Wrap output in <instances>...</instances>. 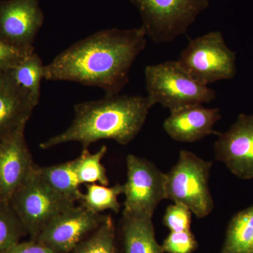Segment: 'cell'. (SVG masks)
Segmentation results:
<instances>
[{
	"label": "cell",
	"mask_w": 253,
	"mask_h": 253,
	"mask_svg": "<svg viewBox=\"0 0 253 253\" xmlns=\"http://www.w3.org/2000/svg\"><path fill=\"white\" fill-rule=\"evenodd\" d=\"M147 44L142 27L103 30L77 42L44 66V80L96 86L106 95L119 94L129 71Z\"/></svg>",
	"instance_id": "6da1fadb"
},
{
	"label": "cell",
	"mask_w": 253,
	"mask_h": 253,
	"mask_svg": "<svg viewBox=\"0 0 253 253\" xmlns=\"http://www.w3.org/2000/svg\"><path fill=\"white\" fill-rule=\"evenodd\" d=\"M153 107L147 96L136 95H106L101 99L80 103L75 105L71 126L40 146L46 150L76 141L88 149L103 139L127 145L140 132Z\"/></svg>",
	"instance_id": "7a4b0ae2"
},
{
	"label": "cell",
	"mask_w": 253,
	"mask_h": 253,
	"mask_svg": "<svg viewBox=\"0 0 253 253\" xmlns=\"http://www.w3.org/2000/svg\"><path fill=\"white\" fill-rule=\"evenodd\" d=\"M147 98L153 106L160 104L169 112L186 106L208 104L216 92L193 79L177 61L149 65L144 70Z\"/></svg>",
	"instance_id": "3957f363"
},
{
	"label": "cell",
	"mask_w": 253,
	"mask_h": 253,
	"mask_svg": "<svg viewBox=\"0 0 253 253\" xmlns=\"http://www.w3.org/2000/svg\"><path fill=\"white\" fill-rule=\"evenodd\" d=\"M212 166L211 161L181 150L177 162L166 173V199L184 205L197 217H207L214 208L209 184Z\"/></svg>",
	"instance_id": "277c9868"
},
{
	"label": "cell",
	"mask_w": 253,
	"mask_h": 253,
	"mask_svg": "<svg viewBox=\"0 0 253 253\" xmlns=\"http://www.w3.org/2000/svg\"><path fill=\"white\" fill-rule=\"evenodd\" d=\"M142 20L146 36L158 44L185 34L210 6V0H129Z\"/></svg>",
	"instance_id": "5b68a950"
},
{
	"label": "cell",
	"mask_w": 253,
	"mask_h": 253,
	"mask_svg": "<svg viewBox=\"0 0 253 253\" xmlns=\"http://www.w3.org/2000/svg\"><path fill=\"white\" fill-rule=\"evenodd\" d=\"M177 62L193 79L206 86L233 79L237 71L236 53L226 45L219 31L189 39Z\"/></svg>",
	"instance_id": "8992f818"
},
{
	"label": "cell",
	"mask_w": 253,
	"mask_h": 253,
	"mask_svg": "<svg viewBox=\"0 0 253 253\" xmlns=\"http://www.w3.org/2000/svg\"><path fill=\"white\" fill-rule=\"evenodd\" d=\"M36 169L9 204L31 240H36L55 217L76 205L51 189Z\"/></svg>",
	"instance_id": "52a82bcc"
},
{
	"label": "cell",
	"mask_w": 253,
	"mask_h": 253,
	"mask_svg": "<svg viewBox=\"0 0 253 253\" xmlns=\"http://www.w3.org/2000/svg\"><path fill=\"white\" fill-rule=\"evenodd\" d=\"M126 164L123 213L153 217L158 205L166 199V173L149 160L134 154L126 156Z\"/></svg>",
	"instance_id": "ba28073f"
},
{
	"label": "cell",
	"mask_w": 253,
	"mask_h": 253,
	"mask_svg": "<svg viewBox=\"0 0 253 253\" xmlns=\"http://www.w3.org/2000/svg\"><path fill=\"white\" fill-rule=\"evenodd\" d=\"M110 216L75 205L50 221L34 241L55 253H71Z\"/></svg>",
	"instance_id": "9c48e42d"
},
{
	"label": "cell",
	"mask_w": 253,
	"mask_h": 253,
	"mask_svg": "<svg viewBox=\"0 0 253 253\" xmlns=\"http://www.w3.org/2000/svg\"><path fill=\"white\" fill-rule=\"evenodd\" d=\"M40 0L0 1V39L15 49L29 54L44 23Z\"/></svg>",
	"instance_id": "30bf717a"
},
{
	"label": "cell",
	"mask_w": 253,
	"mask_h": 253,
	"mask_svg": "<svg viewBox=\"0 0 253 253\" xmlns=\"http://www.w3.org/2000/svg\"><path fill=\"white\" fill-rule=\"evenodd\" d=\"M216 160L241 179H253V112L241 113L214 144Z\"/></svg>",
	"instance_id": "8fae6325"
},
{
	"label": "cell",
	"mask_w": 253,
	"mask_h": 253,
	"mask_svg": "<svg viewBox=\"0 0 253 253\" xmlns=\"http://www.w3.org/2000/svg\"><path fill=\"white\" fill-rule=\"evenodd\" d=\"M20 129L0 143V203L9 204L36 170L31 151Z\"/></svg>",
	"instance_id": "7c38bea8"
},
{
	"label": "cell",
	"mask_w": 253,
	"mask_h": 253,
	"mask_svg": "<svg viewBox=\"0 0 253 253\" xmlns=\"http://www.w3.org/2000/svg\"><path fill=\"white\" fill-rule=\"evenodd\" d=\"M38 103L15 81L11 69L0 73V143L26 124Z\"/></svg>",
	"instance_id": "4fadbf2b"
},
{
	"label": "cell",
	"mask_w": 253,
	"mask_h": 253,
	"mask_svg": "<svg viewBox=\"0 0 253 253\" xmlns=\"http://www.w3.org/2000/svg\"><path fill=\"white\" fill-rule=\"evenodd\" d=\"M221 118L219 108L194 105L170 112L163 122L165 131L173 140L194 143L215 134L214 127Z\"/></svg>",
	"instance_id": "5bb4252c"
},
{
	"label": "cell",
	"mask_w": 253,
	"mask_h": 253,
	"mask_svg": "<svg viewBox=\"0 0 253 253\" xmlns=\"http://www.w3.org/2000/svg\"><path fill=\"white\" fill-rule=\"evenodd\" d=\"M117 236L121 253H164L156 240L153 217L123 213Z\"/></svg>",
	"instance_id": "9a60e30c"
},
{
	"label": "cell",
	"mask_w": 253,
	"mask_h": 253,
	"mask_svg": "<svg viewBox=\"0 0 253 253\" xmlns=\"http://www.w3.org/2000/svg\"><path fill=\"white\" fill-rule=\"evenodd\" d=\"M36 172L55 192L76 204L79 202L82 192L76 171V161L47 166L37 167Z\"/></svg>",
	"instance_id": "2e32d148"
},
{
	"label": "cell",
	"mask_w": 253,
	"mask_h": 253,
	"mask_svg": "<svg viewBox=\"0 0 253 253\" xmlns=\"http://www.w3.org/2000/svg\"><path fill=\"white\" fill-rule=\"evenodd\" d=\"M253 205L236 213L229 221L220 253H252Z\"/></svg>",
	"instance_id": "e0dca14e"
},
{
	"label": "cell",
	"mask_w": 253,
	"mask_h": 253,
	"mask_svg": "<svg viewBox=\"0 0 253 253\" xmlns=\"http://www.w3.org/2000/svg\"><path fill=\"white\" fill-rule=\"evenodd\" d=\"M44 66L39 55L34 51L26 55L11 68L16 83L38 104L41 99L42 81L44 79Z\"/></svg>",
	"instance_id": "ac0fdd59"
},
{
	"label": "cell",
	"mask_w": 253,
	"mask_h": 253,
	"mask_svg": "<svg viewBox=\"0 0 253 253\" xmlns=\"http://www.w3.org/2000/svg\"><path fill=\"white\" fill-rule=\"evenodd\" d=\"M85 186L86 192L82 194L79 201L81 206L94 213H102L106 211L120 212L121 205L118 201V196L123 194V184H116L111 187L99 184Z\"/></svg>",
	"instance_id": "d6986e66"
},
{
	"label": "cell",
	"mask_w": 253,
	"mask_h": 253,
	"mask_svg": "<svg viewBox=\"0 0 253 253\" xmlns=\"http://www.w3.org/2000/svg\"><path fill=\"white\" fill-rule=\"evenodd\" d=\"M107 151V146L105 145L94 154H91L88 149H83L81 156L75 159L76 174L80 184L109 186L106 168L101 163Z\"/></svg>",
	"instance_id": "ffe728a7"
},
{
	"label": "cell",
	"mask_w": 253,
	"mask_h": 253,
	"mask_svg": "<svg viewBox=\"0 0 253 253\" xmlns=\"http://www.w3.org/2000/svg\"><path fill=\"white\" fill-rule=\"evenodd\" d=\"M117 242V229L114 220L110 216L71 253H118Z\"/></svg>",
	"instance_id": "44dd1931"
},
{
	"label": "cell",
	"mask_w": 253,
	"mask_h": 253,
	"mask_svg": "<svg viewBox=\"0 0 253 253\" xmlns=\"http://www.w3.org/2000/svg\"><path fill=\"white\" fill-rule=\"evenodd\" d=\"M26 235L27 231L10 205L0 203V253L6 252Z\"/></svg>",
	"instance_id": "7402d4cb"
},
{
	"label": "cell",
	"mask_w": 253,
	"mask_h": 253,
	"mask_svg": "<svg viewBox=\"0 0 253 253\" xmlns=\"http://www.w3.org/2000/svg\"><path fill=\"white\" fill-rule=\"evenodd\" d=\"M193 213L184 205L174 204L168 206L163 217L164 225L170 231L191 230Z\"/></svg>",
	"instance_id": "603a6c76"
},
{
	"label": "cell",
	"mask_w": 253,
	"mask_h": 253,
	"mask_svg": "<svg viewBox=\"0 0 253 253\" xmlns=\"http://www.w3.org/2000/svg\"><path fill=\"white\" fill-rule=\"evenodd\" d=\"M164 253H193L197 249L198 241L192 231H170L163 241Z\"/></svg>",
	"instance_id": "cb8c5ba5"
},
{
	"label": "cell",
	"mask_w": 253,
	"mask_h": 253,
	"mask_svg": "<svg viewBox=\"0 0 253 253\" xmlns=\"http://www.w3.org/2000/svg\"><path fill=\"white\" fill-rule=\"evenodd\" d=\"M27 54L15 49L0 39V73L9 71Z\"/></svg>",
	"instance_id": "d4e9b609"
},
{
	"label": "cell",
	"mask_w": 253,
	"mask_h": 253,
	"mask_svg": "<svg viewBox=\"0 0 253 253\" xmlns=\"http://www.w3.org/2000/svg\"><path fill=\"white\" fill-rule=\"evenodd\" d=\"M4 253H55L49 248L43 246L34 240L18 242Z\"/></svg>",
	"instance_id": "484cf974"
},
{
	"label": "cell",
	"mask_w": 253,
	"mask_h": 253,
	"mask_svg": "<svg viewBox=\"0 0 253 253\" xmlns=\"http://www.w3.org/2000/svg\"><path fill=\"white\" fill-rule=\"evenodd\" d=\"M252 253H253V252H252Z\"/></svg>",
	"instance_id": "4316f807"
}]
</instances>
